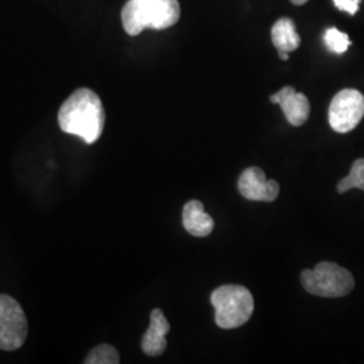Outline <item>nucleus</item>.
I'll return each mask as SVG.
<instances>
[{
	"label": "nucleus",
	"mask_w": 364,
	"mask_h": 364,
	"mask_svg": "<svg viewBox=\"0 0 364 364\" xmlns=\"http://www.w3.org/2000/svg\"><path fill=\"white\" fill-rule=\"evenodd\" d=\"M364 117V96L356 90H343L332 99L328 119L332 130L347 134L353 130Z\"/></svg>",
	"instance_id": "423d86ee"
},
{
	"label": "nucleus",
	"mask_w": 364,
	"mask_h": 364,
	"mask_svg": "<svg viewBox=\"0 0 364 364\" xmlns=\"http://www.w3.org/2000/svg\"><path fill=\"white\" fill-rule=\"evenodd\" d=\"M293 4H296V6H302V4H305L308 0H290Z\"/></svg>",
	"instance_id": "f3484780"
},
{
	"label": "nucleus",
	"mask_w": 364,
	"mask_h": 364,
	"mask_svg": "<svg viewBox=\"0 0 364 364\" xmlns=\"http://www.w3.org/2000/svg\"><path fill=\"white\" fill-rule=\"evenodd\" d=\"M278 55H279V58H281V60H284V61H287V60H289V53L278 52Z\"/></svg>",
	"instance_id": "dca6fc26"
},
{
	"label": "nucleus",
	"mask_w": 364,
	"mask_h": 364,
	"mask_svg": "<svg viewBox=\"0 0 364 364\" xmlns=\"http://www.w3.org/2000/svg\"><path fill=\"white\" fill-rule=\"evenodd\" d=\"M182 224L183 228L196 237L208 236L215 227L212 216L204 210V204L198 200H192L183 205Z\"/></svg>",
	"instance_id": "9d476101"
},
{
	"label": "nucleus",
	"mask_w": 364,
	"mask_h": 364,
	"mask_svg": "<svg viewBox=\"0 0 364 364\" xmlns=\"http://www.w3.org/2000/svg\"><path fill=\"white\" fill-rule=\"evenodd\" d=\"M272 39L278 52H294L301 45V37L291 19L282 18L272 28Z\"/></svg>",
	"instance_id": "9b49d317"
},
{
	"label": "nucleus",
	"mask_w": 364,
	"mask_h": 364,
	"mask_svg": "<svg viewBox=\"0 0 364 364\" xmlns=\"http://www.w3.org/2000/svg\"><path fill=\"white\" fill-rule=\"evenodd\" d=\"M181 15L178 0H129L122 10L126 33L135 37L144 28L164 30L174 26Z\"/></svg>",
	"instance_id": "f03ea898"
},
{
	"label": "nucleus",
	"mask_w": 364,
	"mask_h": 364,
	"mask_svg": "<svg viewBox=\"0 0 364 364\" xmlns=\"http://www.w3.org/2000/svg\"><path fill=\"white\" fill-rule=\"evenodd\" d=\"M301 284L313 296L338 299L350 294L355 287L352 274L333 262H320L313 270L301 273Z\"/></svg>",
	"instance_id": "20e7f679"
},
{
	"label": "nucleus",
	"mask_w": 364,
	"mask_h": 364,
	"mask_svg": "<svg viewBox=\"0 0 364 364\" xmlns=\"http://www.w3.org/2000/svg\"><path fill=\"white\" fill-rule=\"evenodd\" d=\"M351 189L364 191V158L356 159L350 174L338 183V193H346Z\"/></svg>",
	"instance_id": "f8f14e48"
},
{
	"label": "nucleus",
	"mask_w": 364,
	"mask_h": 364,
	"mask_svg": "<svg viewBox=\"0 0 364 364\" xmlns=\"http://www.w3.org/2000/svg\"><path fill=\"white\" fill-rule=\"evenodd\" d=\"M324 42L328 50L335 54H343L347 52L351 45L348 36L346 33H341L336 27H331L326 30Z\"/></svg>",
	"instance_id": "4468645a"
},
{
	"label": "nucleus",
	"mask_w": 364,
	"mask_h": 364,
	"mask_svg": "<svg viewBox=\"0 0 364 364\" xmlns=\"http://www.w3.org/2000/svg\"><path fill=\"white\" fill-rule=\"evenodd\" d=\"M170 324L161 309H154L150 313V326L142 338V351L147 356H159L166 351L168 341L166 335L169 333Z\"/></svg>",
	"instance_id": "1a4fd4ad"
},
{
	"label": "nucleus",
	"mask_w": 364,
	"mask_h": 364,
	"mask_svg": "<svg viewBox=\"0 0 364 364\" xmlns=\"http://www.w3.org/2000/svg\"><path fill=\"white\" fill-rule=\"evenodd\" d=\"M215 323L221 329H235L245 326L254 312V299L247 287L224 285L212 291Z\"/></svg>",
	"instance_id": "7ed1b4c3"
},
{
	"label": "nucleus",
	"mask_w": 364,
	"mask_h": 364,
	"mask_svg": "<svg viewBox=\"0 0 364 364\" xmlns=\"http://www.w3.org/2000/svg\"><path fill=\"white\" fill-rule=\"evenodd\" d=\"M270 102L281 105L287 122L294 127L302 126L311 115L308 97L304 93L296 91L293 87H284L274 93L270 96Z\"/></svg>",
	"instance_id": "6e6552de"
},
{
	"label": "nucleus",
	"mask_w": 364,
	"mask_h": 364,
	"mask_svg": "<svg viewBox=\"0 0 364 364\" xmlns=\"http://www.w3.org/2000/svg\"><path fill=\"white\" fill-rule=\"evenodd\" d=\"M58 124L66 134L77 135L85 144H95L102 136L105 124L100 97L90 88L73 92L60 108Z\"/></svg>",
	"instance_id": "f257e3e1"
},
{
	"label": "nucleus",
	"mask_w": 364,
	"mask_h": 364,
	"mask_svg": "<svg viewBox=\"0 0 364 364\" xmlns=\"http://www.w3.org/2000/svg\"><path fill=\"white\" fill-rule=\"evenodd\" d=\"M333 4L338 7V10L346 11L350 15H355L359 11L360 0H333Z\"/></svg>",
	"instance_id": "2eb2a0df"
},
{
	"label": "nucleus",
	"mask_w": 364,
	"mask_h": 364,
	"mask_svg": "<svg viewBox=\"0 0 364 364\" xmlns=\"http://www.w3.org/2000/svg\"><path fill=\"white\" fill-rule=\"evenodd\" d=\"M84 362L87 364H117L120 362V356L114 346L100 344L88 353Z\"/></svg>",
	"instance_id": "ddd939ff"
},
{
	"label": "nucleus",
	"mask_w": 364,
	"mask_h": 364,
	"mask_svg": "<svg viewBox=\"0 0 364 364\" xmlns=\"http://www.w3.org/2000/svg\"><path fill=\"white\" fill-rule=\"evenodd\" d=\"M237 189L240 195L250 201L272 203L279 195V183L267 180L264 171L257 166L248 168L240 174Z\"/></svg>",
	"instance_id": "0eeeda50"
},
{
	"label": "nucleus",
	"mask_w": 364,
	"mask_h": 364,
	"mask_svg": "<svg viewBox=\"0 0 364 364\" xmlns=\"http://www.w3.org/2000/svg\"><path fill=\"white\" fill-rule=\"evenodd\" d=\"M28 323L16 299L0 294V350L15 351L26 341Z\"/></svg>",
	"instance_id": "39448f33"
}]
</instances>
